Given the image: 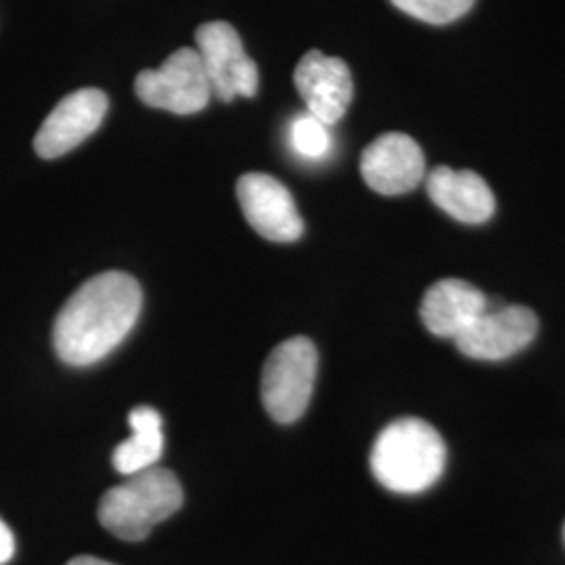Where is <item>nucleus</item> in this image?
Listing matches in <instances>:
<instances>
[{"instance_id":"nucleus-1","label":"nucleus","mask_w":565,"mask_h":565,"mask_svg":"<svg viewBox=\"0 0 565 565\" xmlns=\"http://www.w3.org/2000/svg\"><path fill=\"white\" fill-rule=\"evenodd\" d=\"M141 306V285L135 277L107 270L88 279L63 303L55 319L57 356L70 366L99 363L132 331Z\"/></svg>"},{"instance_id":"nucleus-2","label":"nucleus","mask_w":565,"mask_h":565,"mask_svg":"<svg viewBox=\"0 0 565 565\" xmlns=\"http://www.w3.org/2000/svg\"><path fill=\"white\" fill-rule=\"evenodd\" d=\"M446 445L434 425L417 417L396 419L382 429L371 450V471L398 494H419L445 473Z\"/></svg>"},{"instance_id":"nucleus-3","label":"nucleus","mask_w":565,"mask_h":565,"mask_svg":"<svg viewBox=\"0 0 565 565\" xmlns=\"http://www.w3.org/2000/svg\"><path fill=\"white\" fill-rule=\"evenodd\" d=\"M179 478L163 467H151L128 476L124 484L114 486L103 494L99 522L120 541H145L156 525L181 509Z\"/></svg>"},{"instance_id":"nucleus-4","label":"nucleus","mask_w":565,"mask_h":565,"mask_svg":"<svg viewBox=\"0 0 565 565\" xmlns=\"http://www.w3.org/2000/svg\"><path fill=\"white\" fill-rule=\"evenodd\" d=\"M319 371L317 345L303 335L279 343L266 359L263 371V403L279 424L302 417L312 398Z\"/></svg>"},{"instance_id":"nucleus-5","label":"nucleus","mask_w":565,"mask_h":565,"mask_svg":"<svg viewBox=\"0 0 565 565\" xmlns=\"http://www.w3.org/2000/svg\"><path fill=\"white\" fill-rule=\"evenodd\" d=\"M135 93L145 105L179 116L202 111L214 97L202 57L189 46L174 51L158 70H142Z\"/></svg>"},{"instance_id":"nucleus-6","label":"nucleus","mask_w":565,"mask_h":565,"mask_svg":"<svg viewBox=\"0 0 565 565\" xmlns=\"http://www.w3.org/2000/svg\"><path fill=\"white\" fill-rule=\"evenodd\" d=\"M195 42L216 99L231 103L237 97H256L260 86L258 65L247 57L242 39L231 23H203L195 32Z\"/></svg>"},{"instance_id":"nucleus-7","label":"nucleus","mask_w":565,"mask_h":565,"mask_svg":"<svg viewBox=\"0 0 565 565\" xmlns=\"http://www.w3.org/2000/svg\"><path fill=\"white\" fill-rule=\"evenodd\" d=\"M539 333L536 315L518 303H488L484 315L455 340L467 359L497 363L515 356Z\"/></svg>"},{"instance_id":"nucleus-8","label":"nucleus","mask_w":565,"mask_h":565,"mask_svg":"<svg viewBox=\"0 0 565 565\" xmlns=\"http://www.w3.org/2000/svg\"><path fill=\"white\" fill-rule=\"evenodd\" d=\"M237 200L249 226L268 242L291 243L302 237L303 221L294 195L282 182L249 172L237 182Z\"/></svg>"},{"instance_id":"nucleus-9","label":"nucleus","mask_w":565,"mask_h":565,"mask_svg":"<svg viewBox=\"0 0 565 565\" xmlns=\"http://www.w3.org/2000/svg\"><path fill=\"white\" fill-rule=\"evenodd\" d=\"M109 99L99 88H81L63 97L42 121L34 149L42 160H57L76 149L102 126Z\"/></svg>"},{"instance_id":"nucleus-10","label":"nucleus","mask_w":565,"mask_h":565,"mask_svg":"<svg viewBox=\"0 0 565 565\" xmlns=\"http://www.w3.org/2000/svg\"><path fill=\"white\" fill-rule=\"evenodd\" d=\"M361 174L380 195H404L424 181V151L408 135L385 132L364 149Z\"/></svg>"},{"instance_id":"nucleus-11","label":"nucleus","mask_w":565,"mask_h":565,"mask_svg":"<svg viewBox=\"0 0 565 565\" xmlns=\"http://www.w3.org/2000/svg\"><path fill=\"white\" fill-rule=\"evenodd\" d=\"M294 82L302 95L308 114L327 126L342 120L354 93L352 74L345 61L327 57L321 51L312 49L298 63Z\"/></svg>"},{"instance_id":"nucleus-12","label":"nucleus","mask_w":565,"mask_h":565,"mask_svg":"<svg viewBox=\"0 0 565 565\" xmlns=\"http://www.w3.org/2000/svg\"><path fill=\"white\" fill-rule=\"evenodd\" d=\"M484 294L461 279L434 282L422 300V321L429 333L443 340H457L465 329L476 323L488 308Z\"/></svg>"},{"instance_id":"nucleus-13","label":"nucleus","mask_w":565,"mask_h":565,"mask_svg":"<svg viewBox=\"0 0 565 565\" xmlns=\"http://www.w3.org/2000/svg\"><path fill=\"white\" fill-rule=\"evenodd\" d=\"M427 195L448 216L465 224H482L492 218L497 202L488 182L471 170L438 166L427 177Z\"/></svg>"},{"instance_id":"nucleus-14","label":"nucleus","mask_w":565,"mask_h":565,"mask_svg":"<svg viewBox=\"0 0 565 565\" xmlns=\"http://www.w3.org/2000/svg\"><path fill=\"white\" fill-rule=\"evenodd\" d=\"M132 436L111 455V463L121 476H135L156 467L163 450L162 415L151 406H137L130 417Z\"/></svg>"},{"instance_id":"nucleus-15","label":"nucleus","mask_w":565,"mask_h":565,"mask_svg":"<svg viewBox=\"0 0 565 565\" xmlns=\"http://www.w3.org/2000/svg\"><path fill=\"white\" fill-rule=\"evenodd\" d=\"M289 141L294 151L306 160H321L331 151L329 126L308 111L291 121Z\"/></svg>"},{"instance_id":"nucleus-16","label":"nucleus","mask_w":565,"mask_h":565,"mask_svg":"<svg viewBox=\"0 0 565 565\" xmlns=\"http://www.w3.org/2000/svg\"><path fill=\"white\" fill-rule=\"evenodd\" d=\"M390 2L415 20L445 25L469 13L476 0H390Z\"/></svg>"},{"instance_id":"nucleus-17","label":"nucleus","mask_w":565,"mask_h":565,"mask_svg":"<svg viewBox=\"0 0 565 565\" xmlns=\"http://www.w3.org/2000/svg\"><path fill=\"white\" fill-rule=\"evenodd\" d=\"M15 553V539L9 525L0 520V565L9 564Z\"/></svg>"},{"instance_id":"nucleus-18","label":"nucleus","mask_w":565,"mask_h":565,"mask_svg":"<svg viewBox=\"0 0 565 565\" xmlns=\"http://www.w3.org/2000/svg\"><path fill=\"white\" fill-rule=\"evenodd\" d=\"M67 565H116L109 564V562H103L99 557H93V555H81V557H74Z\"/></svg>"},{"instance_id":"nucleus-19","label":"nucleus","mask_w":565,"mask_h":565,"mask_svg":"<svg viewBox=\"0 0 565 565\" xmlns=\"http://www.w3.org/2000/svg\"><path fill=\"white\" fill-rule=\"evenodd\" d=\"M564 536H565V527H564Z\"/></svg>"}]
</instances>
